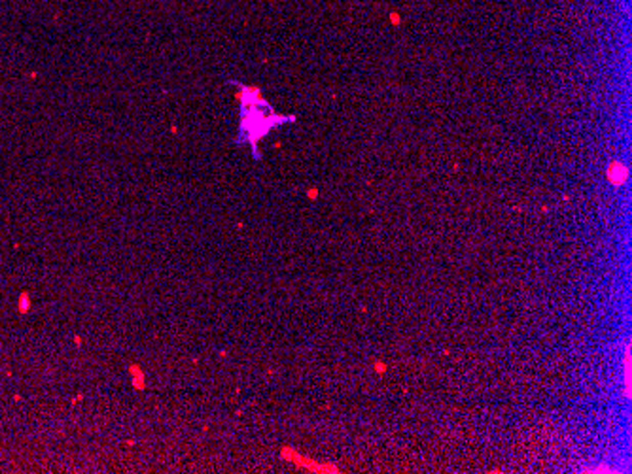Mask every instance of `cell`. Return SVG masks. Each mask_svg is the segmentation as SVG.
<instances>
[{
    "mask_svg": "<svg viewBox=\"0 0 632 474\" xmlns=\"http://www.w3.org/2000/svg\"><path fill=\"white\" fill-rule=\"evenodd\" d=\"M282 457H284V459H290V461L295 463L297 467H303L305 470H311V472H339L337 468L332 467V465H320V463H313L311 459H303V456L295 454L292 448L282 449Z\"/></svg>",
    "mask_w": 632,
    "mask_h": 474,
    "instance_id": "obj_1",
    "label": "cell"
},
{
    "mask_svg": "<svg viewBox=\"0 0 632 474\" xmlns=\"http://www.w3.org/2000/svg\"><path fill=\"white\" fill-rule=\"evenodd\" d=\"M129 374H131V382H133V387H135V389H144L146 387V376H144V370H142L140 365L131 363V367H129Z\"/></svg>",
    "mask_w": 632,
    "mask_h": 474,
    "instance_id": "obj_2",
    "label": "cell"
},
{
    "mask_svg": "<svg viewBox=\"0 0 632 474\" xmlns=\"http://www.w3.org/2000/svg\"><path fill=\"white\" fill-rule=\"evenodd\" d=\"M609 180H612V183H614V185H623V183H625V180H626V169L625 167H623V164H617V162H614V164H612V169H609Z\"/></svg>",
    "mask_w": 632,
    "mask_h": 474,
    "instance_id": "obj_3",
    "label": "cell"
},
{
    "mask_svg": "<svg viewBox=\"0 0 632 474\" xmlns=\"http://www.w3.org/2000/svg\"><path fill=\"white\" fill-rule=\"evenodd\" d=\"M625 395L630 397V346L625 349Z\"/></svg>",
    "mask_w": 632,
    "mask_h": 474,
    "instance_id": "obj_4",
    "label": "cell"
}]
</instances>
